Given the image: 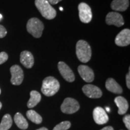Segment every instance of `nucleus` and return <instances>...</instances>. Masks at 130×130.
<instances>
[{
    "label": "nucleus",
    "instance_id": "20e7f679",
    "mask_svg": "<svg viewBox=\"0 0 130 130\" xmlns=\"http://www.w3.org/2000/svg\"><path fill=\"white\" fill-rule=\"evenodd\" d=\"M44 25L42 21L36 18H32L28 20L27 24V30L29 33L36 38L42 36Z\"/></svg>",
    "mask_w": 130,
    "mask_h": 130
},
{
    "label": "nucleus",
    "instance_id": "39448f33",
    "mask_svg": "<svg viewBox=\"0 0 130 130\" xmlns=\"http://www.w3.org/2000/svg\"><path fill=\"white\" fill-rule=\"evenodd\" d=\"M78 102L75 99L67 98L64 99L61 105V110L65 114H73L76 113L79 109Z\"/></svg>",
    "mask_w": 130,
    "mask_h": 130
},
{
    "label": "nucleus",
    "instance_id": "5701e85b",
    "mask_svg": "<svg viewBox=\"0 0 130 130\" xmlns=\"http://www.w3.org/2000/svg\"><path fill=\"white\" fill-rule=\"evenodd\" d=\"M123 122H124L126 128L128 130H130V116L129 115H125L123 118Z\"/></svg>",
    "mask_w": 130,
    "mask_h": 130
},
{
    "label": "nucleus",
    "instance_id": "6e6552de",
    "mask_svg": "<svg viewBox=\"0 0 130 130\" xmlns=\"http://www.w3.org/2000/svg\"><path fill=\"white\" fill-rule=\"evenodd\" d=\"M105 22L107 25H115L120 27L124 25V20L123 16L118 12H111L107 14Z\"/></svg>",
    "mask_w": 130,
    "mask_h": 130
},
{
    "label": "nucleus",
    "instance_id": "6ab92c4d",
    "mask_svg": "<svg viewBox=\"0 0 130 130\" xmlns=\"http://www.w3.org/2000/svg\"><path fill=\"white\" fill-rule=\"evenodd\" d=\"M14 121L18 127L21 129H26L28 127V123L27 120L20 113H16L14 116Z\"/></svg>",
    "mask_w": 130,
    "mask_h": 130
},
{
    "label": "nucleus",
    "instance_id": "b1692460",
    "mask_svg": "<svg viewBox=\"0 0 130 130\" xmlns=\"http://www.w3.org/2000/svg\"><path fill=\"white\" fill-rule=\"evenodd\" d=\"M8 58H9V57H8L7 53H5V52H1L0 53V64L6 62L8 60Z\"/></svg>",
    "mask_w": 130,
    "mask_h": 130
},
{
    "label": "nucleus",
    "instance_id": "bb28decb",
    "mask_svg": "<svg viewBox=\"0 0 130 130\" xmlns=\"http://www.w3.org/2000/svg\"><path fill=\"white\" fill-rule=\"evenodd\" d=\"M62 1V0H47V1L50 3V4H53V5H54V4H57V3H58L59 2H60V1Z\"/></svg>",
    "mask_w": 130,
    "mask_h": 130
},
{
    "label": "nucleus",
    "instance_id": "dca6fc26",
    "mask_svg": "<svg viewBox=\"0 0 130 130\" xmlns=\"http://www.w3.org/2000/svg\"><path fill=\"white\" fill-rule=\"evenodd\" d=\"M115 102L117 107H118L119 115H123L127 112L129 105H128V101L125 98L121 96L116 97L115 99Z\"/></svg>",
    "mask_w": 130,
    "mask_h": 130
},
{
    "label": "nucleus",
    "instance_id": "cd10ccee",
    "mask_svg": "<svg viewBox=\"0 0 130 130\" xmlns=\"http://www.w3.org/2000/svg\"><path fill=\"white\" fill-rule=\"evenodd\" d=\"M100 130H114V129L112 126H105V127L103 128L102 129H100Z\"/></svg>",
    "mask_w": 130,
    "mask_h": 130
},
{
    "label": "nucleus",
    "instance_id": "9d476101",
    "mask_svg": "<svg viewBox=\"0 0 130 130\" xmlns=\"http://www.w3.org/2000/svg\"><path fill=\"white\" fill-rule=\"evenodd\" d=\"M83 92L87 97L90 98L96 99L102 96V92L97 86L92 84H86L83 87Z\"/></svg>",
    "mask_w": 130,
    "mask_h": 130
},
{
    "label": "nucleus",
    "instance_id": "7c9ffc66",
    "mask_svg": "<svg viewBox=\"0 0 130 130\" xmlns=\"http://www.w3.org/2000/svg\"><path fill=\"white\" fill-rule=\"evenodd\" d=\"M1 107H2V104H1V102H0V110H1Z\"/></svg>",
    "mask_w": 130,
    "mask_h": 130
},
{
    "label": "nucleus",
    "instance_id": "c756f323",
    "mask_svg": "<svg viewBox=\"0 0 130 130\" xmlns=\"http://www.w3.org/2000/svg\"><path fill=\"white\" fill-rule=\"evenodd\" d=\"M2 18H3V16H2V14H0V21L1 20V19H2Z\"/></svg>",
    "mask_w": 130,
    "mask_h": 130
},
{
    "label": "nucleus",
    "instance_id": "c85d7f7f",
    "mask_svg": "<svg viewBox=\"0 0 130 130\" xmlns=\"http://www.w3.org/2000/svg\"><path fill=\"white\" fill-rule=\"evenodd\" d=\"M36 130H48V129H47L46 128H45V127H42V128H39V129H36Z\"/></svg>",
    "mask_w": 130,
    "mask_h": 130
},
{
    "label": "nucleus",
    "instance_id": "a211bd4d",
    "mask_svg": "<svg viewBox=\"0 0 130 130\" xmlns=\"http://www.w3.org/2000/svg\"><path fill=\"white\" fill-rule=\"evenodd\" d=\"M41 95L37 91L32 90L30 92V98L27 102V107L29 108L35 107L41 101Z\"/></svg>",
    "mask_w": 130,
    "mask_h": 130
},
{
    "label": "nucleus",
    "instance_id": "a878e982",
    "mask_svg": "<svg viewBox=\"0 0 130 130\" xmlns=\"http://www.w3.org/2000/svg\"><path fill=\"white\" fill-rule=\"evenodd\" d=\"M126 84L128 89H130V69L129 68V71L126 75Z\"/></svg>",
    "mask_w": 130,
    "mask_h": 130
},
{
    "label": "nucleus",
    "instance_id": "9b49d317",
    "mask_svg": "<svg viewBox=\"0 0 130 130\" xmlns=\"http://www.w3.org/2000/svg\"><path fill=\"white\" fill-rule=\"evenodd\" d=\"M115 43L119 46H126L130 44V30L124 29L116 36Z\"/></svg>",
    "mask_w": 130,
    "mask_h": 130
},
{
    "label": "nucleus",
    "instance_id": "7ed1b4c3",
    "mask_svg": "<svg viewBox=\"0 0 130 130\" xmlns=\"http://www.w3.org/2000/svg\"><path fill=\"white\" fill-rule=\"evenodd\" d=\"M35 6L43 18L51 20L56 18V10L47 0H35Z\"/></svg>",
    "mask_w": 130,
    "mask_h": 130
},
{
    "label": "nucleus",
    "instance_id": "4be33fe9",
    "mask_svg": "<svg viewBox=\"0 0 130 130\" xmlns=\"http://www.w3.org/2000/svg\"><path fill=\"white\" fill-rule=\"evenodd\" d=\"M71 126V123L69 121H63L62 122L57 125L54 128L53 130H67L70 128Z\"/></svg>",
    "mask_w": 130,
    "mask_h": 130
},
{
    "label": "nucleus",
    "instance_id": "f257e3e1",
    "mask_svg": "<svg viewBox=\"0 0 130 130\" xmlns=\"http://www.w3.org/2000/svg\"><path fill=\"white\" fill-rule=\"evenodd\" d=\"M60 89V83L57 79L53 77H48L43 80L41 91L46 96L54 95Z\"/></svg>",
    "mask_w": 130,
    "mask_h": 130
},
{
    "label": "nucleus",
    "instance_id": "412c9836",
    "mask_svg": "<svg viewBox=\"0 0 130 130\" xmlns=\"http://www.w3.org/2000/svg\"><path fill=\"white\" fill-rule=\"evenodd\" d=\"M26 115H27V117L28 119L30 120L33 123H36V124H40L42 123V118L39 114L37 113L35 110H28L27 111Z\"/></svg>",
    "mask_w": 130,
    "mask_h": 130
},
{
    "label": "nucleus",
    "instance_id": "2eb2a0df",
    "mask_svg": "<svg viewBox=\"0 0 130 130\" xmlns=\"http://www.w3.org/2000/svg\"><path fill=\"white\" fill-rule=\"evenodd\" d=\"M105 87L108 91L113 93L121 94L123 92L121 86L111 78L107 79L106 83H105Z\"/></svg>",
    "mask_w": 130,
    "mask_h": 130
},
{
    "label": "nucleus",
    "instance_id": "f8f14e48",
    "mask_svg": "<svg viewBox=\"0 0 130 130\" xmlns=\"http://www.w3.org/2000/svg\"><path fill=\"white\" fill-rule=\"evenodd\" d=\"M78 71L82 79L86 82L91 83L94 80L95 75L93 70L88 66L79 65L78 68Z\"/></svg>",
    "mask_w": 130,
    "mask_h": 130
},
{
    "label": "nucleus",
    "instance_id": "72a5a7b5",
    "mask_svg": "<svg viewBox=\"0 0 130 130\" xmlns=\"http://www.w3.org/2000/svg\"><path fill=\"white\" fill-rule=\"evenodd\" d=\"M0 94H1V89H0Z\"/></svg>",
    "mask_w": 130,
    "mask_h": 130
},
{
    "label": "nucleus",
    "instance_id": "423d86ee",
    "mask_svg": "<svg viewBox=\"0 0 130 130\" xmlns=\"http://www.w3.org/2000/svg\"><path fill=\"white\" fill-rule=\"evenodd\" d=\"M79 18L83 23H89L92 19V12L90 6L84 3H81L78 5Z\"/></svg>",
    "mask_w": 130,
    "mask_h": 130
},
{
    "label": "nucleus",
    "instance_id": "aec40b11",
    "mask_svg": "<svg viewBox=\"0 0 130 130\" xmlns=\"http://www.w3.org/2000/svg\"><path fill=\"white\" fill-rule=\"evenodd\" d=\"M12 117L9 114L5 115L2 119V121L0 123V130H8L12 125Z\"/></svg>",
    "mask_w": 130,
    "mask_h": 130
},
{
    "label": "nucleus",
    "instance_id": "0eeeda50",
    "mask_svg": "<svg viewBox=\"0 0 130 130\" xmlns=\"http://www.w3.org/2000/svg\"><path fill=\"white\" fill-rule=\"evenodd\" d=\"M10 73L12 75L11 83L15 86L20 85L24 79V72L22 68L18 65H13L10 68Z\"/></svg>",
    "mask_w": 130,
    "mask_h": 130
},
{
    "label": "nucleus",
    "instance_id": "2f4dec72",
    "mask_svg": "<svg viewBox=\"0 0 130 130\" xmlns=\"http://www.w3.org/2000/svg\"><path fill=\"white\" fill-rule=\"evenodd\" d=\"M106 109H107V111H110V108H107V107Z\"/></svg>",
    "mask_w": 130,
    "mask_h": 130
},
{
    "label": "nucleus",
    "instance_id": "f03ea898",
    "mask_svg": "<svg viewBox=\"0 0 130 130\" xmlns=\"http://www.w3.org/2000/svg\"><path fill=\"white\" fill-rule=\"evenodd\" d=\"M76 54L81 62H88L92 56V50L89 43L85 40H78L76 45Z\"/></svg>",
    "mask_w": 130,
    "mask_h": 130
},
{
    "label": "nucleus",
    "instance_id": "f3484780",
    "mask_svg": "<svg viewBox=\"0 0 130 130\" xmlns=\"http://www.w3.org/2000/svg\"><path fill=\"white\" fill-rule=\"evenodd\" d=\"M129 0H113L111 3V8L113 10L124 12L129 7Z\"/></svg>",
    "mask_w": 130,
    "mask_h": 130
},
{
    "label": "nucleus",
    "instance_id": "1a4fd4ad",
    "mask_svg": "<svg viewBox=\"0 0 130 130\" xmlns=\"http://www.w3.org/2000/svg\"><path fill=\"white\" fill-rule=\"evenodd\" d=\"M58 69L63 78L68 82L72 83L75 80V75L73 71L63 61L58 63Z\"/></svg>",
    "mask_w": 130,
    "mask_h": 130
},
{
    "label": "nucleus",
    "instance_id": "473e14b6",
    "mask_svg": "<svg viewBox=\"0 0 130 130\" xmlns=\"http://www.w3.org/2000/svg\"><path fill=\"white\" fill-rule=\"evenodd\" d=\"M60 10H61V11H63V7H60Z\"/></svg>",
    "mask_w": 130,
    "mask_h": 130
},
{
    "label": "nucleus",
    "instance_id": "393cba45",
    "mask_svg": "<svg viewBox=\"0 0 130 130\" xmlns=\"http://www.w3.org/2000/svg\"><path fill=\"white\" fill-rule=\"evenodd\" d=\"M7 35V30L4 26L0 25V38H3Z\"/></svg>",
    "mask_w": 130,
    "mask_h": 130
},
{
    "label": "nucleus",
    "instance_id": "4468645a",
    "mask_svg": "<svg viewBox=\"0 0 130 130\" xmlns=\"http://www.w3.org/2000/svg\"><path fill=\"white\" fill-rule=\"evenodd\" d=\"M20 61L24 67L27 69H30L33 66L35 59L30 51H24L21 53Z\"/></svg>",
    "mask_w": 130,
    "mask_h": 130
},
{
    "label": "nucleus",
    "instance_id": "ddd939ff",
    "mask_svg": "<svg viewBox=\"0 0 130 130\" xmlns=\"http://www.w3.org/2000/svg\"><path fill=\"white\" fill-rule=\"evenodd\" d=\"M94 121L97 124L103 125L108 121V116L105 110L102 107H96L93 111Z\"/></svg>",
    "mask_w": 130,
    "mask_h": 130
}]
</instances>
